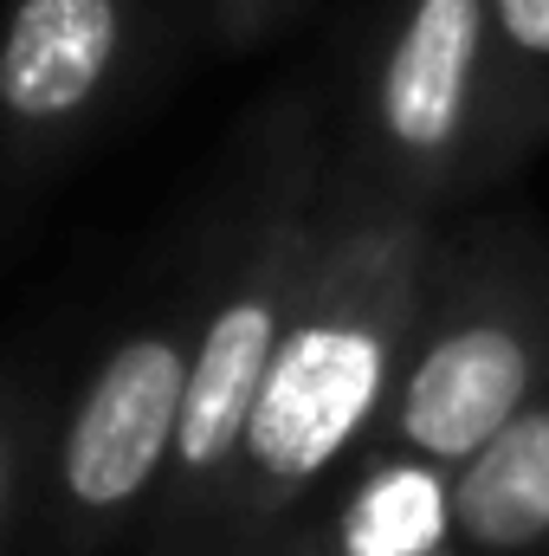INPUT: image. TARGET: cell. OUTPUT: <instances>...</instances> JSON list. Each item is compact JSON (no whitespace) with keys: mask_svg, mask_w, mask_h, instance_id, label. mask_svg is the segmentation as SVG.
<instances>
[{"mask_svg":"<svg viewBox=\"0 0 549 556\" xmlns=\"http://www.w3.org/2000/svg\"><path fill=\"white\" fill-rule=\"evenodd\" d=\"M433 220L439 214L382 194L330 149L304 291L194 556L259 544L297 525L375 440L401 376Z\"/></svg>","mask_w":549,"mask_h":556,"instance_id":"6da1fadb","label":"cell"},{"mask_svg":"<svg viewBox=\"0 0 549 556\" xmlns=\"http://www.w3.org/2000/svg\"><path fill=\"white\" fill-rule=\"evenodd\" d=\"M330 149H336V130L310 98L272 104L240 149V168L214 207V227L201 233L207 291H201V330H194V376H188L181 440H175L162 498L149 511V556H194L207 538L246 415L259 402L272 350L304 291Z\"/></svg>","mask_w":549,"mask_h":556,"instance_id":"7a4b0ae2","label":"cell"},{"mask_svg":"<svg viewBox=\"0 0 549 556\" xmlns=\"http://www.w3.org/2000/svg\"><path fill=\"white\" fill-rule=\"evenodd\" d=\"M549 382V233L524 214L433 220L413 330L375 440L459 466Z\"/></svg>","mask_w":549,"mask_h":556,"instance_id":"3957f363","label":"cell"},{"mask_svg":"<svg viewBox=\"0 0 549 556\" xmlns=\"http://www.w3.org/2000/svg\"><path fill=\"white\" fill-rule=\"evenodd\" d=\"M336 155L382 194L446 214L498 188V59L485 0H388Z\"/></svg>","mask_w":549,"mask_h":556,"instance_id":"277c9868","label":"cell"},{"mask_svg":"<svg viewBox=\"0 0 549 556\" xmlns=\"http://www.w3.org/2000/svg\"><path fill=\"white\" fill-rule=\"evenodd\" d=\"M201 291H207V247H194L181 285H168L137 324L111 337L85 389L52 420L46 479H39L52 556L111 551L137 518L155 511L175 440H181Z\"/></svg>","mask_w":549,"mask_h":556,"instance_id":"5b68a950","label":"cell"},{"mask_svg":"<svg viewBox=\"0 0 549 556\" xmlns=\"http://www.w3.org/2000/svg\"><path fill=\"white\" fill-rule=\"evenodd\" d=\"M142 0H7L0 149L33 168L85 137L137 78Z\"/></svg>","mask_w":549,"mask_h":556,"instance_id":"8992f818","label":"cell"},{"mask_svg":"<svg viewBox=\"0 0 549 556\" xmlns=\"http://www.w3.org/2000/svg\"><path fill=\"white\" fill-rule=\"evenodd\" d=\"M297 525L330 556H459L452 466L369 440Z\"/></svg>","mask_w":549,"mask_h":556,"instance_id":"52a82bcc","label":"cell"},{"mask_svg":"<svg viewBox=\"0 0 549 556\" xmlns=\"http://www.w3.org/2000/svg\"><path fill=\"white\" fill-rule=\"evenodd\" d=\"M459 556H549V382L452 466Z\"/></svg>","mask_w":549,"mask_h":556,"instance_id":"ba28073f","label":"cell"},{"mask_svg":"<svg viewBox=\"0 0 549 556\" xmlns=\"http://www.w3.org/2000/svg\"><path fill=\"white\" fill-rule=\"evenodd\" d=\"M498 59V181L549 149V0H485Z\"/></svg>","mask_w":549,"mask_h":556,"instance_id":"9c48e42d","label":"cell"},{"mask_svg":"<svg viewBox=\"0 0 549 556\" xmlns=\"http://www.w3.org/2000/svg\"><path fill=\"white\" fill-rule=\"evenodd\" d=\"M46 440H52V415H46V395L39 382H20L7 376L0 382V551L20 525V505H26V485L46 459Z\"/></svg>","mask_w":549,"mask_h":556,"instance_id":"30bf717a","label":"cell"},{"mask_svg":"<svg viewBox=\"0 0 549 556\" xmlns=\"http://www.w3.org/2000/svg\"><path fill=\"white\" fill-rule=\"evenodd\" d=\"M291 7H297V0H207V20H214V33H220L227 46H253V39L272 33Z\"/></svg>","mask_w":549,"mask_h":556,"instance_id":"8fae6325","label":"cell"},{"mask_svg":"<svg viewBox=\"0 0 549 556\" xmlns=\"http://www.w3.org/2000/svg\"><path fill=\"white\" fill-rule=\"evenodd\" d=\"M214 556H330L304 525H284L272 538H259V544H233V551H214Z\"/></svg>","mask_w":549,"mask_h":556,"instance_id":"7c38bea8","label":"cell"}]
</instances>
